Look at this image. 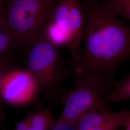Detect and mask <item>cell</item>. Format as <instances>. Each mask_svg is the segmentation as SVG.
Segmentation results:
<instances>
[{"label": "cell", "instance_id": "cell-1", "mask_svg": "<svg viewBox=\"0 0 130 130\" xmlns=\"http://www.w3.org/2000/svg\"><path fill=\"white\" fill-rule=\"evenodd\" d=\"M82 5L84 46L75 75L93 80L109 92L117 69L130 59V26L103 3L85 0Z\"/></svg>", "mask_w": 130, "mask_h": 130}, {"label": "cell", "instance_id": "cell-2", "mask_svg": "<svg viewBox=\"0 0 130 130\" xmlns=\"http://www.w3.org/2000/svg\"><path fill=\"white\" fill-rule=\"evenodd\" d=\"M58 0H9L2 15L14 46L26 53L42 37Z\"/></svg>", "mask_w": 130, "mask_h": 130}, {"label": "cell", "instance_id": "cell-3", "mask_svg": "<svg viewBox=\"0 0 130 130\" xmlns=\"http://www.w3.org/2000/svg\"><path fill=\"white\" fill-rule=\"evenodd\" d=\"M26 54L25 68L34 78L40 93L48 101L56 102L60 96L66 76L60 48L41 37L28 49Z\"/></svg>", "mask_w": 130, "mask_h": 130}, {"label": "cell", "instance_id": "cell-4", "mask_svg": "<svg viewBox=\"0 0 130 130\" xmlns=\"http://www.w3.org/2000/svg\"><path fill=\"white\" fill-rule=\"evenodd\" d=\"M74 87L62 96L64 107L57 122L74 125L84 115L111 109L105 99L108 91L93 80L75 75Z\"/></svg>", "mask_w": 130, "mask_h": 130}, {"label": "cell", "instance_id": "cell-5", "mask_svg": "<svg viewBox=\"0 0 130 130\" xmlns=\"http://www.w3.org/2000/svg\"><path fill=\"white\" fill-rule=\"evenodd\" d=\"M40 94L35 79L26 68H13L5 75L3 79L1 98L11 106L29 105L35 102Z\"/></svg>", "mask_w": 130, "mask_h": 130}, {"label": "cell", "instance_id": "cell-6", "mask_svg": "<svg viewBox=\"0 0 130 130\" xmlns=\"http://www.w3.org/2000/svg\"><path fill=\"white\" fill-rule=\"evenodd\" d=\"M84 14L83 5L79 0H70L69 12L67 19L68 40L66 47L72 58L75 72L79 67L82 50L80 43L84 38Z\"/></svg>", "mask_w": 130, "mask_h": 130}, {"label": "cell", "instance_id": "cell-7", "mask_svg": "<svg viewBox=\"0 0 130 130\" xmlns=\"http://www.w3.org/2000/svg\"><path fill=\"white\" fill-rule=\"evenodd\" d=\"M130 115V110L117 112H93L82 117L75 124L76 130H117Z\"/></svg>", "mask_w": 130, "mask_h": 130}, {"label": "cell", "instance_id": "cell-8", "mask_svg": "<svg viewBox=\"0 0 130 130\" xmlns=\"http://www.w3.org/2000/svg\"><path fill=\"white\" fill-rule=\"evenodd\" d=\"M28 130H51L57 122L51 108L29 111L27 115Z\"/></svg>", "mask_w": 130, "mask_h": 130}, {"label": "cell", "instance_id": "cell-9", "mask_svg": "<svg viewBox=\"0 0 130 130\" xmlns=\"http://www.w3.org/2000/svg\"><path fill=\"white\" fill-rule=\"evenodd\" d=\"M13 68L12 61L7 53L0 55V127L2 130H7L5 124V115L3 109L1 95V86L4 77L8 71Z\"/></svg>", "mask_w": 130, "mask_h": 130}, {"label": "cell", "instance_id": "cell-10", "mask_svg": "<svg viewBox=\"0 0 130 130\" xmlns=\"http://www.w3.org/2000/svg\"><path fill=\"white\" fill-rule=\"evenodd\" d=\"M103 3L118 17L130 21V0H105Z\"/></svg>", "mask_w": 130, "mask_h": 130}, {"label": "cell", "instance_id": "cell-11", "mask_svg": "<svg viewBox=\"0 0 130 130\" xmlns=\"http://www.w3.org/2000/svg\"><path fill=\"white\" fill-rule=\"evenodd\" d=\"M13 39L4 24H0V55L7 53L12 45Z\"/></svg>", "mask_w": 130, "mask_h": 130}, {"label": "cell", "instance_id": "cell-12", "mask_svg": "<svg viewBox=\"0 0 130 130\" xmlns=\"http://www.w3.org/2000/svg\"><path fill=\"white\" fill-rule=\"evenodd\" d=\"M51 130H76L74 125H69L59 124L56 122L55 125Z\"/></svg>", "mask_w": 130, "mask_h": 130}, {"label": "cell", "instance_id": "cell-13", "mask_svg": "<svg viewBox=\"0 0 130 130\" xmlns=\"http://www.w3.org/2000/svg\"><path fill=\"white\" fill-rule=\"evenodd\" d=\"M14 130H28V118L27 117L17 124Z\"/></svg>", "mask_w": 130, "mask_h": 130}, {"label": "cell", "instance_id": "cell-14", "mask_svg": "<svg viewBox=\"0 0 130 130\" xmlns=\"http://www.w3.org/2000/svg\"><path fill=\"white\" fill-rule=\"evenodd\" d=\"M122 126L125 128V130H130V115L127 118Z\"/></svg>", "mask_w": 130, "mask_h": 130}, {"label": "cell", "instance_id": "cell-15", "mask_svg": "<svg viewBox=\"0 0 130 130\" xmlns=\"http://www.w3.org/2000/svg\"><path fill=\"white\" fill-rule=\"evenodd\" d=\"M0 10L3 12L4 11V5H3V0H0Z\"/></svg>", "mask_w": 130, "mask_h": 130}, {"label": "cell", "instance_id": "cell-16", "mask_svg": "<svg viewBox=\"0 0 130 130\" xmlns=\"http://www.w3.org/2000/svg\"><path fill=\"white\" fill-rule=\"evenodd\" d=\"M4 22V20L2 17V15H0V24L3 23Z\"/></svg>", "mask_w": 130, "mask_h": 130}]
</instances>
